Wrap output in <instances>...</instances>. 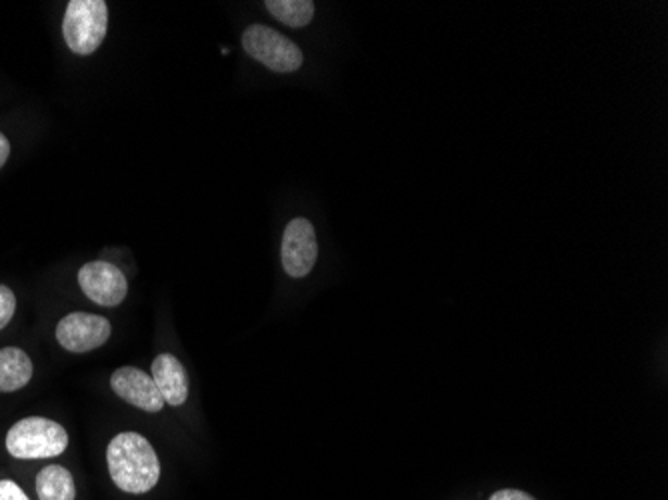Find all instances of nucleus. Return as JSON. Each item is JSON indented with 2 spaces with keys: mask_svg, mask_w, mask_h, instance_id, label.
Here are the masks:
<instances>
[{
  "mask_svg": "<svg viewBox=\"0 0 668 500\" xmlns=\"http://www.w3.org/2000/svg\"><path fill=\"white\" fill-rule=\"evenodd\" d=\"M78 285L92 302L101 307H116L127 299L128 280L113 263L92 261L78 273Z\"/></svg>",
  "mask_w": 668,
  "mask_h": 500,
  "instance_id": "6",
  "label": "nucleus"
},
{
  "mask_svg": "<svg viewBox=\"0 0 668 500\" xmlns=\"http://www.w3.org/2000/svg\"><path fill=\"white\" fill-rule=\"evenodd\" d=\"M113 333V326L99 314L73 313L56 326V340L71 352H89L102 347Z\"/></svg>",
  "mask_w": 668,
  "mask_h": 500,
  "instance_id": "7",
  "label": "nucleus"
},
{
  "mask_svg": "<svg viewBox=\"0 0 668 500\" xmlns=\"http://www.w3.org/2000/svg\"><path fill=\"white\" fill-rule=\"evenodd\" d=\"M14 311H16V297H14L13 290L0 285V330L11 323Z\"/></svg>",
  "mask_w": 668,
  "mask_h": 500,
  "instance_id": "13",
  "label": "nucleus"
},
{
  "mask_svg": "<svg viewBox=\"0 0 668 500\" xmlns=\"http://www.w3.org/2000/svg\"><path fill=\"white\" fill-rule=\"evenodd\" d=\"M37 492L40 500H75V478L64 466H47L37 476Z\"/></svg>",
  "mask_w": 668,
  "mask_h": 500,
  "instance_id": "11",
  "label": "nucleus"
},
{
  "mask_svg": "<svg viewBox=\"0 0 668 500\" xmlns=\"http://www.w3.org/2000/svg\"><path fill=\"white\" fill-rule=\"evenodd\" d=\"M491 500H537L532 499L530 495L527 492H522V490H517V488H503V490H499V492H494L492 495Z\"/></svg>",
  "mask_w": 668,
  "mask_h": 500,
  "instance_id": "15",
  "label": "nucleus"
},
{
  "mask_svg": "<svg viewBox=\"0 0 668 500\" xmlns=\"http://www.w3.org/2000/svg\"><path fill=\"white\" fill-rule=\"evenodd\" d=\"M109 28V7L104 0H71L63 21L68 49L89 57L101 47Z\"/></svg>",
  "mask_w": 668,
  "mask_h": 500,
  "instance_id": "2",
  "label": "nucleus"
},
{
  "mask_svg": "<svg viewBox=\"0 0 668 500\" xmlns=\"http://www.w3.org/2000/svg\"><path fill=\"white\" fill-rule=\"evenodd\" d=\"M106 463L114 485L130 492L142 495L156 487L161 478V463L151 442L137 433H121L106 450Z\"/></svg>",
  "mask_w": 668,
  "mask_h": 500,
  "instance_id": "1",
  "label": "nucleus"
},
{
  "mask_svg": "<svg viewBox=\"0 0 668 500\" xmlns=\"http://www.w3.org/2000/svg\"><path fill=\"white\" fill-rule=\"evenodd\" d=\"M152 380L161 390L164 402L180 407L189 399V376L185 366L173 354H159L152 361Z\"/></svg>",
  "mask_w": 668,
  "mask_h": 500,
  "instance_id": "9",
  "label": "nucleus"
},
{
  "mask_svg": "<svg viewBox=\"0 0 668 500\" xmlns=\"http://www.w3.org/2000/svg\"><path fill=\"white\" fill-rule=\"evenodd\" d=\"M111 387L114 392L128 404L137 407L147 413H161L164 407L161 390L154 385L151 375L135 366H123L111 376Z\"/></svg>",
  "mask_w": 668,
  "mask_h": 500,
  "instance_id": "8",
  "label": "nucleus"
},
{
  "mask_svg": "<svg viewBox=\"0 0 668 500\" xmlns=\"http://www.w3.org/2000/svg\"><path fill=\"white\" fill-rule=\"evenodd\" d=\"M68 447V435L51 418L30 416L9 430L7 450L14 459H52Z\"/></svg>",
  "mask_w": 668,
  "mask_h": 500,
  "instance_id": "3",
  "label": "nucleus"
},
{
  "mask_svg": "<svg viewBox=\"0 0 668 500\" xmlns=\"http://www.w3.org/2000/svg\"><path fill=\"white\" fill-rule=\"evenodd\" d=\"M280 259L282 268L290 278H304L318 261V240L313 223L304 216L292 218L285 235H282V247H280Z\"/></svg>",
  "mask_w": 668,
  "mask_h": 500,
  "instance_id": "5",
  "label": "nucleus"
},
{
  "mask_svg": "<svg viewBox=\"0 0 668 500\" xmlns=\"http://www.w3.org/2000/svg\"><path fill=\"white\" fill-rule=\"evenodd\" d=\"M0 500H30L13 480H0Z\"/></svg>",
  "mask_w": 668,
  "mask_h": 500,
  "instance_id": "14",
  "label": "nucleus"
},
{
  "mask_svg": "<svg viewBox=\"0 0 668 500\" xmlns=\"http://www.w3.org/2000/svg\"><path fill=\"white\" fill-rule=\"evenodd\" d=\"M9 154H11V142L0 133V168L9 161Z\"/></svg>",
  "mask_w": 668,
  "mask_h": 500,
  "instance_id": "16",
  "label": "nucleus"
},
{
  "mask_svg": "<svg viewBox=\"0 0 668 500\" xmlns=\"http://www.w3.org/2000/svg\"><path fill=\"white\" fill-rule=\"evenodd\" d=\"M265 7L278 23L290 28H303L315 18L313 0H266Z\"/></svg>",
  "mask_w": 668,
  "mask_h": 500,
  "instance_id": "12",
  "label": "nucleus"
},
{
  "mask_svg": "<svg viewBox=\"0 0 668 500\" xmlns=\"http://www.w3.org/2000/svg\"><path fill=\"white\" fill-rule=\"evenodd\" d=\"M242 47L251 59L265 64L273 73H297L304 63L301 47L270 26H247L242 33Z\"/></svg>",
  "mask_w": 668,
  "mask_h": 500,
  "instance_id": "4",
  "label": "nucleus"
},
{
  "mask_svg": "<svg viewBox=\"0 0 668 500\" xmlns=\"http://www.w3.org/2000/svg\"><path fill=\"white\" fill-rule=\"evenodd\" d=\"M33 378V361L25 350L9 347L0 350V392H14Z\"/></svg>",
  "mask_w": 668,
  "mask_h": 500,
  "instance_id": "10",
  "label": "nucleus"
}]
</instances>
